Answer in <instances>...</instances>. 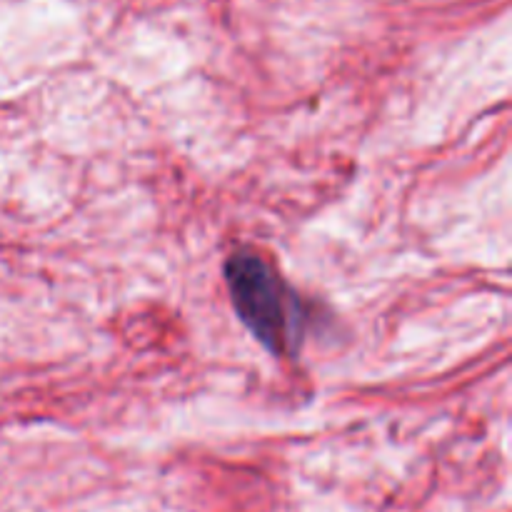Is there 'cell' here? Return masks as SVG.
I'll return each mask as SVG.
<instances>
[{"label": "cell", "mask_w": 512, "mask_h": 512, "mask_svg": "<svg viewBox=\"0 0 512 512\" xmlns=\"http://www.w3.org/2000/svg\"><path fill=\"white\" fill-rule=\"evenodd\" d=\"M230 298L250 333L273 353H293L303 335V313L293 290L255 253L230 255L225 265Z\"/></svg>", "instance_id": "cell-1"}]
</instances>
